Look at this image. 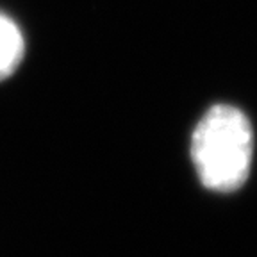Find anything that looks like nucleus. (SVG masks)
I'll use <instances>...</instances> for the list:
<instances>
[{
  "mask_svg": "<svg viewBox=\"0 0 257 257\" xmlns=\"http://www.w3.org/2000/svg\"><path fill=\"white\" fill-rule=\"evenodd\" d=\"M252 157L248 116L236 105H211L191 134V161L202 184L216 193L236 191L248 179Z\"/></svg>",
  "mask_w": 257,
  "mask_h": 257,
  "instance_id": "f257e3e1",
  "label": "nucleus"
},
{
  "mask_svg": "<svg viewBox=\"0 0 257 257\" xmlns=\"http://www.w3.org/2000/svg\"><path fill=\"white\" fill-rule=\"evenodd\" d=\"M25 54V40L20 27L0 13V80L16 72Z\"/></svg>",
  "mask_w": 257,
  "mask_h": 257,
  "instance_id": "f03ea898",
  "label": "nucleus"
}]
</instances>
